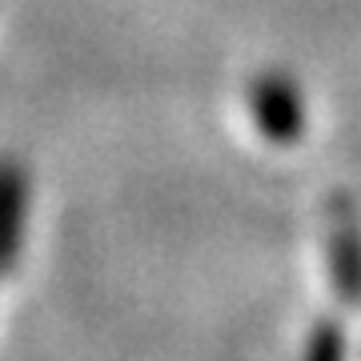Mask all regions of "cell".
I'll use <instances>...</instances> for the list:
<instances>
[{"instance_id":"obj_4","label":"cell","mask_w":361,"mask_h":361,"mask_svg":"<svg viewBox=\"0 0 361 361\" xmlns=\"http://www.w3.org/2000/svg\"><path fill=\"white\" fill-rule=\"evenodd\" d=\"M301 361H345V334L334 322H317L313 334L305 337Z\"/></svg>"},{"instance_id":"obj_3","label":"cell","mask_w":361,"mask_h":361,"mask_svg":"<svg viewBox=\"0 0 361 361\" xmlns=\"http://www.w3.org/2000/svg\"><path fill=\"white\" fill-rule=\"evenodd\" d=\"M32 213V180L16 157H0V277L20 265Z\"/></svg>"},{"instance_id":"obj_1","label":"cell","mask_w":361,"mask_h":361,"mask_svg":"<svg viewBox=\"0 0 361 361\" xmlns=\"http://www.w3.org/2000/svg\"><path fill=\"white\" fill-rule=\"evenodd\" d=\"M249 113L269 145H297L305 137V92L285 68H265L249 80Z\"/></svg>"},{"instance_id":"obj_2","label":"cell","mask_w":361,"mask_h":361,"mask_svg":"<svg viewBox=\"0 0 361 361\" xmlns=\"http://www.w3.org/2000/svg\"><path fill=\"white\" fill-rule=\"evenodd\" d=\"M325 261H329V281L341 305H361V213L353 197L337 193L329 201L325 221Z\"/></svg>"}]
</instances>
